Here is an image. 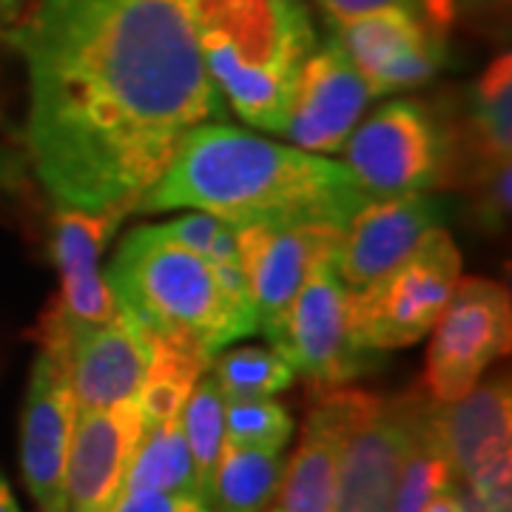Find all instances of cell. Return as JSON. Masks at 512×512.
Instances as JSON below:
<instances>
[{
	"mask_svg": "<svg viewBox=\"0 0 512 512\" xmlns=\"http://www.w3.org/2000/svg\"><path fill=\"white\" fill-rule=\"evenodd\" d=\"M3 37L26 66V146L57 208L134 211L185 137L225 117L194 0H37Z\"/></svg>",
	"mask_w": 512,
	"mask_h": 512,
	"instance_id": "cell-1",
	"label": "cell"
},
{
	"mask_svg": "<svg viewBox=\"0 0 512 512\" xmlns=\"http://www.w3.org/2000/svg\"><path fill=\"white\" fill-rule=\"evenodd\" d=\"M370 200L348 165L242 128L202 123L137 211H205L234 228L322 225L342 231Z\"/></svg>",
	"mask_w": 512,
	"mask_h": 512,
	"instance_id": "cell-2",
	"label": "cell"
},
{
	"mask_svg": "<svg viewBox=\"0 0 512 512\" xmlns=\"http://www.w3.org/2000/svg\"><path fill=\"white\" fill-rule=\"evenodd\" d=\"M103 274L117 308L148 336L197 350L208 362L231 342L259 333L248 296L225 285L217 268L165 225L131 231Z\"/></svg>",
	"mask_w": 512,
	"mask_h": 512,
	"instance_id": "cell-3",
	"label": "cell"
},
{
	"mask_svg": "<svg viewBox=\"0 0 512 512\" xmlns=\"http://www.w3.org/2000/svg\"><path fill=\"white\" fill-rule=\"evenodd\" d=\"M202 60L248 126L285 134L316 32L302 0H194Z\"/></svg>",
	"mask_w": 512,
	"mask_h": 512,
	"instance_id": "cell-4",
	"label": "cell"
},
{
	"mask_svg": "<svg viewBox=\"0 0 512 512\" xmlns=\"http://www.w3.org/2000/svg\"><path fill=\"white\" fill-rule=\"evenodd\" d=\"M461 279V254L444 228L421 242L387 274L359 291H348V330L362 353L410 348L421 342Z\"/></svg>",
	"mask_w": 512,
	"mask_h": 512,
	"instance_id": "cell-5",
	"label": "cell"
},
{
	"mask_svg": "<svg viewBox=\"0 0 512 512\" xmlns=\"http://www.w3.org/2000/svg\"><path fill=\"white\" fill-rule=\"evenodd\" d=\"M430 399H384L345 387V430L336 458L333 512H390L404 458Z\"/></svg>",
	"mask_w": 512,
	"mask_h": 512,
	"instance_id": "cell-6",
	"label": "cell"
},
{
	"mask_svg": "<svg viewBox=\"0 0 512 512\" xmlns=\"http://www.w3.org/2000/svg\"><path fill=\"white\" fill-rule=\"evenodd\" d=\"M342 154L370 197L421 194L444 183L450 168V140L416 100L382 106L353 128Z\"/></svg>",
	"mask_w": 512,
	"mask_h": 512,
	"instance_id": "cell-7",
	"label": "cell"
},
{
	"mask_svg": "<svg viewBox=\"0 0 512 512\" xmlns=\"http://www.w3.org/2000/svg\"><path fill=\"white\" fill-rule=\"evenodd\" d=\"M333 248L313 259L291 308L268 333L293 373L319 390L345 387L367 367V353L350 339L348 288L336 271Z\"/></svg>",
	"mask_w": 512,
	"mask_h": 512,
	"instance_id": "cell-8",
	"label": "cell"
},
{
	"mask_svg": "<svg viewBox=\"0 0 512 512\" xmlns=\"http://www.w3.org/2000/svg\"><path fill=\"white\" fill-rule=\"evenodd\" d=\"M430 333L433 339L424 373L427 396L439 404L456 402L481 382L495 359L510 350V293L493 279H458L456 291Z\"/></svg>",
	"mask_w": 512,
	"mask_h": 512,
	"instance_id": "cell-9",
	"label": "cell"
},
{
	"mask_svg": "<svg viewBox=\"0 0 512 512\" xmlns=\"http://www.w3.org/2000/svg\"><path fill=\"white\" fill-rule=\"evenodd\" d=\"M40 345L63 350L80 413L137 399L151 362V336L126 311L97 325H66L49 308Z\"/></svg>",
	"mask_w": 512,
	"mask_h": 512,
	"instance_id": "cell-10",
	"label": "cell"
},
{
	"mask_svg": "<svg viewBox=\"0 0 512 512\" xmlns=\"http://www.w3.org/2000/svg\"><path fill=\"white\" fill-rule=\"evenodd\" d=\"M330 37L348 52L373 97L399 94L430 83L444 66V35L410 9H376L330 23Z\"/></svg>",
	"mask_w": 512,
	"mask_h": 512,
	"instance_id": "cell-11",
	"label": "cell"
},
{
	"mask_svg": "<svg viewBox=\"0 0 512 512\" xmlns=\"http://www.w3.org/2000/svg\"><path fill=\"white\" fill-rule=\"evenodd\" d=\"M80 407L63 350L40 345L20 419V473L37 507L63 504V478Z\"/></svg>",
	"mask_w": 512,
	"mask_h": 512,
	"instance_id": "cell-12",
	"label": "cell"
},
{
	"mask_svg": "<svg viewBox=\"0 0 512 512\" xmlns=\"http://www.w3.org/2000/svg\"><path fill=\"white\" fill-rule=\"evenodd\" d=\"M143 436L146 424L137 399L80 413L63 478L66 510L117 512L126 490L128 467Z\"/></svg>",
	"mask_w": 512,
	"mask_h": 512,
	"instance_id": "cell-13",
	"label": "cell"
},
{
	"mask_svg": "<svg viewBox=\"0 0 512 512\" xmlns=\"http://www.w3.org/2000/svg\"><path fill=\"white\" fill-rule=\"evenodd\" d=\"M370 89L348 52L328 37L305 60L293 92L285 137L313 154H339L359 126Z\"/></svg>",
	"mask_w": 512,
	"mask_h": 512,
	"instance_id": "cell-14",
	"label": "cell"
},
{
	"mask_svg": "<svg viewBox=\"0 0 512 512\" xmlns=\"http://www.w3.org/2000/svg\"><path fill=\"white\" fill-rule=\"evenodd\" d=\"M339 228L322 225H242L237 228L239 268L259 333H271L291 308L308 268L330 251Z\"/></svg>",
	"mask_w": 512,
	"mask_h": 512,
	"instance_id": "cell-15",
	"label": "cell"
},
{
	"mask_svg": "<svg viewBox=\"0 0 512 512\" xmlns=\"http://www.w3.org/2000/svg\"><path fill=\"white\" fill-rule=\"evenodd\" d=\"M444 205L421 194L373 197L339 231L333 259L348 291H359L410 254L421 237L439 228Z\"/></svg>",
	"mask_w": 512,
	"mask_h": 512,
	"instance_id": "cell-16",
	"label": "cell"
},
{
	"mask_svg": "<svg viewBox=\"0 0 512 512\" xmlns=\"http://www.w3.org/2000/svg\"><path fill=\"white\" fill-rule=\"evenodd\" d=\"M57 208V205H55ZM126 211L57 208L52 217V259L60 274V296L52 305L66 325H97L117 316L100 256L117 234Z\"/></svg>",
	"mask_w": 512,
	"mask_h": 512,
	"instance_id": "cell-17",
	"label": "cell"
},
{
	"mask_svg": "<svg viewBox=\"0 0 512 512\" xmlns=\"http://www.w3.org/2000/svg\"><path fill=\"white\" fill-rule=\"evenodd\" d=\"M433 427L456 484L512 464L510 376L478 382L456 402H433Z\"/></svg>",
	"mask_w": 512,
	"mask_h": 512,
	"instance_id": "cell-18",
	"label": "cell"
},
{
	"mask_svg": "<svg viewBox=\"0 0 512 512\" xmlns=\"http://www.w3.org/2000/svg\"><path fill=\"white\" fill-rule=\"evenodd\" d=\"M345 387L322 390L308 413L302 441L285 464L279 484L282 512H333L336 490V458L345 430Z\"/></svg>",
	"mask_w": 512,
	"mask_h": 512,
	"instance_id": "cell-19",
	"label": "cell"
},
{
	"mask_svg": "<svg viewBox=\"0 0 512 512\" xmlns=\"http://www.w3.org/2000/svg\"><path fill=\"white\" fill-rule=\"evenodd\" d=\"M282 473V450H256L225 441L200 495L202 504L208 512H265L274 507Z\"/></svg>",
	"mask_w": 512,
	"mask_h": 512,
	"instance_id": "cell-20",
	"label": "cell"
},
{
	"mask_svg": "<svg viewBox=\"0 0 512 512\" xmlns=\"http://www.w3.org/2000/svg\"><path fill=\"white\" fill-rule=\"evenodd\" d=\"M467 148L473 154V177L512 163V57L498 55L478 77L470 94Z\"/></svg>",
	"mask_w": 512,
	"mask_h": 512,
	"instance_id": "cell-21",
	"label": "cell"
},
{
	"mask_svg": "<svg viewBox=\"0 0 512 512\" xmlns=\"http://www.w3.org/2000/svg\"><path fill=\"white\" fill-rule=\"evenodd\" d=\"M146 490L200 495L197 467H194V456L188 450L180 416L146 430V436L134 453L123 495L146 493Z\"/></svg>",
	"mask_w": 512,
	"mask_h": 512,
	"instance_id": "cell-22",
	"label": "cell"
},
{
	"mask_svg": "<svg viewBox=\"0 0 512 512\" xmlns=\"http://www.w3.org/2000/svg\"><path fill=\"white\" fill-rule=\"evenodd\" d=\"M208 367L211 362L197 350L151 336V362L137 393L146 430L180 416L185 399L191 396L194 384L205 376Z\"/></svg>",
	"mask_w": 512,
	"mask_h": 512,
	"instance_id": "cell-23",
	"label": "cell"
},
{
	"mask_svg": "<svg viewBox=\"0 0 512 512\" xmlns=\"http://www.w3.org/2000/svg\"><path fill=\"white\" fill-rule=\"evenodd\" d=\"M456 484V476L450 470V461L441 450L436 427H433V399L424 407V416L419 421L413 447L404 458L399 487L393 495V507L390 512H421V507L433 498V495Z\"/></svg>",
	"mask_w": 512,
	"mask_h": 512,
	"instance_id": "cell-24",
	"label": "cell"
},
{
	"mask_svg": "<svg viewBox=\"0 0 512 512\" xmlns=\"http://www.w3.org/2000/svg\"><path fill=\"white\" fill-rule=\"evenodd\" d=\"M296 379L291 365L265 348H239L225 353L214 365V382L222 399H274L276 393L288 390Z\"/></svg>",
	"mask_w": 512,
	"mask_h": 512,
	"instance_id": "cell-25",
	"label": "cell"
},
{
	"mask_svg": "<svg viewBox=\"0 0 512 512\" xmlns=\"http://www.w3.org/2000/svg\"><path fill=\"white\" fill-rule=\"evenodd\" d=\"M180 424H183L188 450L194 456L202 495L225 447V399L214 376H202L200 382L194 384L191 396L185 399L180 410Z\"/></svg>",
	"mask_w": 512,
	"mask_h": 512,
	"instance_id": "cell-26",
	"label": "cell"
},
{
	"mask_svg": "<svg viewBox=\"0 0 512 512\" xmlns=\"http://www.w3.org/2000/svg\"><path fill=\"white\" fill-rule=\"evenodd\" d=\"M165 228L171 237L180 239L185 248H191L194 254L202 256L208 265H214L225 285H231L234 291L248 296L242 268H239L237 228L231 222L220 220L214 214H205V211H191L180 220L165 222Z\"/></svg>",
	"mask_w": 512,
	"mask_h": 512,
	"instance_id": "cell-27",
	"label": "cell"
},
{
	"mask_svg": "<svg viewBox=\"0 0 512 512\" xmlns=\"http://www.w3.org/2000/svg\"><path fill=\"white\" fill-rule=\"evenodd\" d=\"M293 436L291 413L274 399L225 402V441L256 450H285Z\"/></svg>",
	"mask_w": 512,
	"mask_h": 512,
	"instance_id": "cell-28",
	"label": "cell"
},
{
	"mask_svg": "<svg viewBox=\"0 0 512 512\" xmlns=\"http://www.w3.org/2000/svg\"><path fill=\"white\" fill-rule=\"evenodd\" d=\"M476 185V217L487 231H501L510 220L512 163H501L473 177Z\"/></svg>",
	"mask_w": 512,
	"mask_h": 512,
	"instance_id": "cell-29",
	"label": "cell"
},
{
	"mask_svg": "<svg viewBox=\"0 0 512 512\" xmlns=\"http://www.w3.org/2000/svg\"><path fill=\"white\" fill-rule=\"evenodd\" d=\"M461 512H512V464L458 484Z\"/></svg>",
	"mask_w": 512,
	"mask_h": 512,
	"instance_id": "cell-30",
	"label": "cell"
},
{
	"mask_svg": "<svg viewBox=\"0 0 512 512\" xmlns=\"http://www.w3.org/2000/svg\"><path fill=\"white\" fill-rule=\"evenodd\" d=\"M117 512H208L200 495L194 493H165V490H146V493L123 495Z\"/></svg>",
	"mask_w": 512,
	"mask_h": 512,
	"instance_id": "cell-31",
	"label": "cell"
},
{
	"mask_svg": "<svg viewBox=\"0 0 512 512\" xmlns=\"http://www.w3.org/2000/svg\"><path fill=\"white\" fill-rule=\"evenodd\" d=\"M319 6L328 15V23L359 18V15L376 12V9H390V6H399V9H410V12H421L424 15V0H319Z\"/></svg>",
	"mask_w": 512,
	"mask_h": 512,
	"instance_id": "cell-32",
	"label": "cell"
},
{
	"mask_svg": "<svg viewBox=\"0 0 512 512\" xmlns=\"http://www.w3.org/2000/svg\"><path fill=\"white\" fill-rule=\"evenodd\" d=\"M453 9H456V18L487 23V20L501 18L510 9V0H453Z\"/></svg>",
	"mask_w": 512,
	"mask_h": 512,
	"instance_id": "cell-33",
	"label": "cell"
},
{
	"mask_svg": "<svg viewBox=\"0 0 512 512\" xmlns=\"http://www.w3.org/2000/svg\"><path fill=\"white\" fill-rule=\"evenodd\" d=\"M424 15H427V20L439 29L441 35H447V29H450L453 20H456L453 0H424Z\"/></svg>",
	"mask_w": 512,
	"mask_h": 512,
	"instance_id": "cell-34",
	"label": "cell"
},
{
	"mask_svg": "<svg viewBox=\"0 0 512 512\" xmlns=\"http://www.w3.org/2000/svg\"><path fill=\"white\" fill-rule=\"evenodd\" d=\"M421 512H461V501H458V484H450V487H444L439 493L433 495Z\"/></svg>",
	"mask_w": 512,
	"mask_h": 512,
	"instance_id": "cell-35",
	"label": "cell"
},
{
	"mask_svg": "<svg viewBox=\"0 0 512 512\" xmlns=\"http://www.w3.org/2000/svg\"><path fill=\"white\" fill-rule=\"evenodd\" d=\"M26 0H0V35H6L23 18Z\"/></svg>",
	"mask_w": 512,
	"mask_h": 512,
	"instance_id": "cell-36",
	"label": "cell"
},
{
	"mask_svg": "<svg viewBox=\"0 0 512 512\" xmlns=\"http://www.w3.org/2000/svg\"><path fill=\"white\" fill-rule=\"evenodd\" d=\"M0 512H23L18 498L12 493V487H9V481L3 478V473H0Z\"/></svg>",
	"mask_w": 512,
	"mask_h": 512,
	"instance_id": "cell-37",
	"label": "cell"
},
{
	"mask_svg": "<svg viewBox=\"0 0 512 512\" xmlns=\"http://www.w3.org/2000/svg\"><path fill=\"white\" fill-rule=\"evenodd\" d=\"M40 512H69V510H66V501H63V504H49V507H40Z\"/></svg>",
	"mask_w": 512,
	"mask_h": 512,
	"instance_id": "cell-38",
	"label": "cell"
},
{
	"mask_svg": "<svg viewBox=\"0 0 512 512\" xmlns=\"http://www.w3.org/2000/svg\"><path fill=\"white\" fill-rule=\"evenodd\" d=\"M265 512H282V510H279V507H268V510H265Z\"/></svg>",
	"mask_w": 512,
	"mask_h": 512,
	"instance_id": "cell-39",
	"label": "cell"
}]
</instances>
